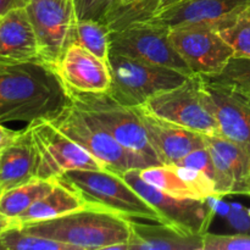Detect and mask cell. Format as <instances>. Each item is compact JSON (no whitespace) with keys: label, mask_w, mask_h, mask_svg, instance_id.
Returning <instances> with one entry per match:
<instances>
[{"label":"cell","mask_w":250,"mask_h":250,"mask_svg":"<svg viewBox=\"0 0 250 250\" xmlns=\"http://www.w3.org/2000/svg\"><path fill=\"white\" fill-rule=\"evenodd\" d=\"M1 63H2V62H0V65H1Z\"/></svg>","instance_id":"cell-40"},{"label":"cell","mask_w":250,"mask_h":250,"mask_svg":"<svg viewBox=\"0 0 250 250\" xmlns=\"http://www.w3.org/2000/svg\"><path fill=\"white\" fill-rule=\"evenodd\" d=\"M131 239L126 250H203L204 236L158 222L142 224L131 219Z\"/></svg>","instance_id":"cell-18"},{"label":"cell","mask_w":250,"mask_h":250,"mask_svg":"<svg viewBox=\"0 0 250 250\" xmlns=\"http://www.w3.org/2000/svg\"><path fill=\"white\" fill-rule=\"evenodd\" d=\"M72 186L88 205L104 208L129 219L163 222L159 212L139 195L120 173L111 170H72L61 177Z\"/></svg>","instance_id":"cell-3"},{"label":"cell","mask_w":250,"mask_h":250,"mask_svg":"<svg viewBox=\"0 0 250 250\" xmlns=\"http://www.w3.org/2000/svg\"><path fill=\"white\" fill-rule=\"evenodd\" d=\"M121 176L159 212L163 222L200 236L209 232L217 214L215 198L173 197L146 182L139 175L138 168L126 171Z\"/></svg>","instance_id":"cell-9"},{"label":"cell","mask_w":250,"mask_h":250,"mask_svg":"<svg viewBox=\"0 0 250 250\" xmlns=\"http://www.w3.org/2000/svg\"><path fill=\"white\" fill-rule=\"evenodd\" d=\"M205 104L217 120L220 134L250 151V97L202 76Z\"/></svg>","instance_id":"cell-14"},{"label":"cell","mask_w":250,"mask_h":250,"mask_svg":"<svg viewBox=\"0 0 250 250\" xmlns=\"http://www.w3.org/2000/svg\"><path fill=\"white\" fill-rule=\"evenodd\" d=\"M38 44L39 58L55 66L70 46L73 22L77 19L73 0H24Z\"/></svg>","instance_id":"cell-11"},{"label":"cell","mask_w":250,"mask_h":250,"mask_svg":"<svg viewBox=\"0 0 250 250\" xmlns=\"http://www.w3.org/2000/svg\"><path fill=\"white\" fill-rule=\"evenodd\" d=\"M176 1H180V0H161V7L164 6H167V5L173 4Z\"/></svg>","instance_id":"cell-36"},{"label":"cell","mask_w":250,"mask_h":250,"mask_svg":"<svg viewBox=\"0 0 250 250\" xmlns=\"http://www.w3.org/2000/svg\"><path fill=\"white\" fill-rule=\"evenodd\" d=\"M207 142L226 164L233 180V194L250 193V151L222 134L207 136Z\"/></svg>","instance_id":"cell-21"},{"label":"cell","mask_w":250,"mask_h":250,"mask_svg":"<svg viewBox=\"0 0 250 250\" xmlns=\"http://www.w3.org/2000/svg\"><path fill=\"white\" fill-rule=\"evenodd\" d=\"M70 97L77 109L102 125L125 148L142 155L154 166L161 165L134 107L121 104L107 92H70Z\"/></svg>","instance_id":"cell-6"},{"label":"cell","mask_w":250,"mask_h":250,"mask_svg":"<svg viewBox=\"0 0 250 250\" xmlns=\"http://www.w3.org/2000/svg\"><path fill=\"white\" fill-rule=\"evenodd\" d=\"M219 32L233 49V56L250 59V6L239 15L233 23Z\"/></svg>","instance_id":"cell-28"},{"label":"cell","mask_w":250,"mask_h":250,"mask_svg":"<svg viewBox=\"0 0 250 250\" xmlns=\"http://www.w3.org/2000/svg\"><path fill=\"white\" fill-rule=\"evenodd\" d=\"M142 107L159 119L207 136L220 134L216 117L205 104L199 75L189 76L182 84L153 95Z\"/></svg>","instance_id":"cell-7"},{"label":"cell","mask_w":250,"mask_h":250,"mask_svg":"<svg viewBox=\"0 0 250 250\" xmlns=\"http://www.w3.org/2000/svg\"><path fill=\"white\" fill-rule=\"evenodd\" d=\"M139 175L149 185L173 197L198 198L190 186L181 177L175 165L149 166L139 170Z\"/></svg>","instance_id":"cell-25"},{"label":"cell","mask_w":250,"mask_h":250,"mask_svg":"<svg viewBox=\"0 0 250 250\" xmlns=\"http://www.w3.org/2000/svg\"><path fill=\"white\" fill-rule=\"evenodd\" d=\"M58 178H36L2 192L0 195V212L14 221L37 200L50 192Z\"/></svg>","instance_id":"cell-22"},{"label":"cell","mask_w":250,"mask_h":250,"mask_svg":"<svg viewBox=\"0 0 250 250\" xmlns=\"http://www.w3.org/2000/svg\"><path fill=\"white\" fill-rule=\"evenodd\" d=\"M54 67L70 92L103 93L111 87L107 60L78 44H71Z\"/></svg>","instance_id":"cell-16"},{"label":"cell","mask_w":250,"mask_h":250,"mask_svg":"<svg viewBox=\"0 0 250 250\" xmlns=\"http://www.w3.org/2000/svg\"><path fill=\"white\" fill-rule=\"evenodd\" d=\"M110 29L103 21L75 20L70 36L71 44H78L103 60L110 54Z\"/></svg>","instance_id":"cell-24"},{"label":"cell","mask_w":250,"mask_h":250,"mask_svg":"<svg viewBox=\"0 0 250 250\" xmlns=\"http://www.w3.org/2000/svg\"><path fill=\"white\" fill-rule=\"evenodd\" d=\"M220 198H215V205L220 209H224V217L227 225L237 233L250 234V209L237 204H224L217 202Z\"/></svg>","instance_id":"cell-32"},{"label":"cell","mask_w":250,"mask_h":250,"mask_svg":"<svg viewBox=\"0 0 250 250\" xmlns=\"http://www.w3.org/2000/svg\"><path fill=\"white\" fill-rule=\"evenodd\" d=\"M203 250H250V234H216L207 232L204 234Z\"/></svg>","instance_id":"cell-30"},{"label":"cell","mask_w":250,"mask_h":250,"mask_svg":"<svg viewBox=\"0 0 250 250\" xmlns=\"http://www.w3.org/2000/svg\"><path fill=\"white\" fill-rule=\"evenodd\" d=\"M85 207H88V203L83 199L82 195L72 186L61 178H58L50 192L37 200L31 208H28L12 222L24 225L48 221Z\"/></svg>","instance_id":"cell-20"},{"label":"cell","mask_w":250,"mask_h":250,"mask_svg":"<svg viewBox=\"0 0 250 250\" xmlns=\"http://www.w3.org/2000/svg\"><path fill=\"white\" fill-rule=\"evenodd\" d=\"M38 44L24 6L0 16V62L15 63L37 60Z\"/></svg>","instance_id":"cell-17"},{"label":"cell","mask_w":250,"mask_h":250,"mask_svg":"<svg viewBox=\"0 0 250 250\" xmlns=\"http://www.w3.org/2000/svg\"><path fill=\"white\" fill-rule=\"evenodd\" d=\"M2 192H4V189H2L1 185H0V195H1V194H2Z\"/></svg>","instance_id":"cell-37"},{"label":"cell","mask_w":250,"mask_h":250,"mask_svg":"<svg viewBox=\"0 0 250 250\" xmlns=\"http://www.w3.org/2000/svg\"><path fill=\"white\" fill-rule=\"evenodd\" d=\"M11 224L12 220H10L9 217H6L5 215H2L1 212H0V236H1L2 232H4L7 227H10Z\"/></svg>","instance_id":"cell-35"},{"label":"cell","mask_w":250,"mask_h":250,"mask_svg":"<svg viewBox=\"0 0 250 250\" xmlns=\"http://www.w3.org/2000/svg\"><path fill=\"white\" fill-rule=\"evenodd\" d=\"M111 72L109 94L128 107L142 106L153 95L182 84L189 76L165 66L109 54Z\"/></svg>","instance_id":"cell-5"},{"label":"cell","mask_w":250,"mask_h":250,"mask_svg":"<svg viewBox=\"0 0 250 250\" xmlns=\"http://www.w3.org/2000/svg\"><path fill=\"white\" fill-rule=\"evenodd\" d=\"M0 159H1V149H0Z\"/></svg>","instance_id":"cell-39"},{"label":"cell","mask_w":250,"mask_h":250,"mask_svg":"<svg viewBox=\"0 0 250 250\" xmlns=\"http://www.w3.org/2000/svg\"><path fill=\"white\" fill-rule=\"evenodd\" d=\"M38 178V154L27 126L1 149L0 185L7 190Z\"/></svg>","instance_id":"cell-19"},{"label":"cell","mask_w":250,"mask_h":250,"mask_svg":"<svg viewBox=\"0 0 250 250\" xmlns=\"http://www.w3.org/2000/svg\"><path fill=\"white\" fill-rule=\"evenodd\" d=\"M177 165L195 168V170H199L202 171L203 173H205V175H207L208 177L214 182L215 187H216V190H217V194H219L220 197V193H219L220 176L216 170V166H215L214 161H212L209 146H204V148H200V149H197V150L192 151V153L188 154L187 156H185V158H183Z\"/></svg>","instance_id":"cell-29"},{"label":"cell","mask_w":250,"mask_h":250,"mask_svg":"<svg viewBox=\"0 0 250 250\" xmlns=\"http://www.w3.org/2000/svg\"><path fill=\"white\" fill-rule=\"evenodd\" d=\"M121 2H128V1H132V0H120Z\"/></svg>","instance_id":"cell-38"},{"label":"cell","mask_w":250,"mask_h":250,"mask_svg":"<svg viewBox=\"0 0 250 250\" xmlns=\"http://www.w3.org/2000/svg\"><path fill=\"white\" fill-rule=\"evenodd\" d=\"M20 6H24V0H0V16Z\"/></svg>","instance_id":"cell-34"},{"label":"cell","mask_w":250,"mask_h":250,"mask_svg":"<svg viewBox=\"0 0 250 250\" xmlns=\"http://www.w3.org/2000/svg\"><path fill=\"white\" fill-rule=\"evenodd\" d=\"M19 226L29 233L59 241L75 250H126L132 233L129 217L95 205L48 221Z\"/></svg>","instance_id":"cell-2"},{"label":"cell","mask_w":250,"mask_h":250,"mask_svg":"<svg viewBox=\"0 0 250 250\" xmlns=\"http://www.w3.org/2000/svg\"><path fill=\"white\" fill-rule=\"evenodd\" d=\"M110 54L165 66L192 76L170 39V29L153 22H141L110 33Z\"/></svg>","instance_id":"cell-10"},{"label":"cell","mask_w":250,"mask_h":250,"mask_svg":"<svg viewBox=\"0 0 250 250\" xmlns=\"http://www.w3.org/2000/svg\"><path fill=\"white\" fill-rule=\"evenodd\" d=\"M205 78L229 85L250 97V59L232 56L221 72Z\"/></svg>","instance_id":"cell-27"},{"label":"cell","mask_w":250,"mask_h":250,"mask_svg":"<svg viewBox=\"0 0 250 250\" xmlns=\"http://www.w3.org/2000/svg\"><path fill=\"white\" fill-rule=\"evenodd\" d=\"M119 0H73L77 20H97L103 21Z\"/></svg>","instance_id":"cell-31"},{"label":"cell","mask_w":250,"mask_h":250,"mask_svg":"<svg viewBox=\"0 0 250 250\" xmlns=\"http://www.w3.org/2000/svg\"><path fill=\"white\" fill-rule=\"evenodd\" d=\"M249 197H250V193H249Z\"/></svg>","instance_id":"cell-41"},{"label":"cell","mask_w":250,"mask_h":250,"mask_svg":"<svg viewBox=\"0 0 250 250\" xmlns=\"http://www.w3.org/2000/svg\"><path fill=\"white\" fill-rule=\"evenodd\" d=\"M250 6V0H180L161 7L149 22L168 29L204 26L222 29Z\"/></svg>","instance_id":"cell-13"},{"label":"cell","mask_w":250,"mask_h":250,"mask_svg":"<svg viewBox=\"0 0 250 250\" xmlns=\"http://www.w3.org/2000/svg\"><path fill=\"white\" fill-rule=\"evenodd\" d=\"M172 45L193 75L211 77L224 70L233 49L222 38L219 29L195 26L170 29Z\"/></svg>","instance_id":"cell-12"},{"label":"cell","mask_w":250,"mask_h":250,"mask_svg":"<svg viewBox=\"0 0 250 250\" xmlns=\"http://www.w3.org/2000/svg\"><path fill=\"white\" fill-rule=\"evenodd\" d=\"M161 165H177L185 156L208 146L207 134L159 119L144 107H134Z\"/></svg>","instance_id":"cell-15"},{"label":"cell","mask_w":250,"mask_h":250,"mask_svg":"<svg viewBox=\"0 0 250 250\" xmlns=\"http://www.w3.org/2000/svg\"><path fill=\"white\" fill-rule=\"evenodd\" d=\"M19 133L20 131H14V129L7 128L6 126L2 125V122H0V149H2L10 142L14 141L19 136Z\"/></svg>","instance_id":"cell-33"},{"label":"cell","mask_w":250,"mask_h":250,"mask_svg":"<svg viewBox=\"0 0 250 250\" xmlns=\"http://www.w3.org/2000/svg\"><path fill=\"white\" fill-rule=\"evenodd\" d=\"M51 121L66 136L99 160L107 170L121 175L134 168L142 170L154 166L142 155L125 148L102 125L77 109L72 103Z\"/></svg>","instance_id":"cell-4"},{"label":"cell","mask_w":250,"mask_h":250,"mask_svg":"<svg viewBox=\"0 0 250 250\" xmlns=\"http://www.w3.org/2000/svg\"><path fill=\"white\" fill-rule=\"evenodd\" d=\"M161 9V0H132L119 1L103 19L110 32L120 31L134 23L146 22L153 19Z\"/></svg>","instance_id":"cell-23"},{"label":"cell","mask_w":250,"mask_h":250,"mask_svg":"<svg viewBox=\"0 0 250 250\" xmlns=\"http://www.w3.org/2000/svg\"><path fill=\"white\" fill-rule=\"evenodd\" d=\"M27 128L38 154V178H59L72 170H106L51 120H34Z\"/></svg>","instance_id":"cell-8"},{"label":"cell","mask_w":250,"mask_h":250,"mask_svg":"<svg viewBox=\"0 0 250 250\" xmlns=\"http://www.w3.org/2000/svg\"><path fill=\"white\" fill-rule=\"evenodd\" d=\"M0 250H75L71 246L24 231L12 222L0 236Z\"/></svg>","instance_id":"cell-26"},{"label":"cell","mask_w":250,"mask_h":250,"mask_svg":"<svg viewBox=\"0 0 250 250\" xmlns=\"http://www.w3.org/2000/svg\"><path fill=\"white\" fill-rule=\"evenodd\" d=\"M71 104L55 67L42 59L0 65V122L53 120Z\"/></svg>","instance_id":"cell-1"}]
</instances>
